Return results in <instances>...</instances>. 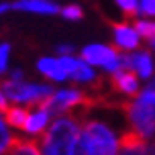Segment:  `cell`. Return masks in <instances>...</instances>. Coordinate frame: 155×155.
Listing matches in <instances>:
<instances>
[{
    "label": "cell",
    "mask_w": 155,
    "mask_h": 155,
    "mask_svg": "<svg viewBox=\"0 0 155 155\" xmlns=\"http://www.w3.org/2000/svg\"><path fill=\"white\" fill-rule=\"evenodd\" d=\"M37 65L45 76L53 78V80H65V78H68V71L61 68L59 59H41Z\"/></svg>",
    "instance_id": "10"
},
{
    "label": "cell",
    "mask_w": 155,
    "mask_h": 155,
    "mask_svg": "<svg viewBox=\"0 0 155 155\" xmlns=\"http://www.w3.org/2000/svg\"><path fill=\"white\" fill-rule=\"evenodd\" d=\"M114 39H116V45L120 49H135L139 45V33L131 29L129 25H114Z\"/></svg>",
    "instance_id": "6"
},
{
    "label": "cell",
    "mask_w": 155,
    "mask_h": 155,
    "mask_svg": "<svg viewBox=\"0 0 155 155\" xmlns=\"http://www.w3.org/2000/svg\"><path fill=\"white\" fill-rule=\"evenodd\" d=\"M21 76H23V74H21L18 70H15V71H12V80H21Z\"/></svg>",
    "instance_id": "25"
},
{
    "label": "cell",
    "mask_w": 155,
    "mask_h": 155,
    "mask_svg": "<svg viewBox=\"0 0 155 155\" xmlns=\"http://www.w3.org/2000/svg\"><path fill=\"white\" fill-rule=\"evenodd\" d=\"M71 78L76 80V82H90V80H94V71L86 65V63H82V59H80V63H78V68H76V71L71 74Z\"/></svg>",
    "instance_id": "14"
},
{
    "label": "cell",
    "mask_w": 155,
    "mask_h": 155,
    "mask_svg": "<svg viewBox=\"0 0 155 155\" xmlns=\"http://www.w3.org/2000/svg\"><path fill=\"white\" fill-rule=\"evenodd\" d=\"M108 106L123 110L127 118L131 120L133 129L141 131L145 137L155 133V104H149L145 100H108Z\"/></svg>",
    "instance_id": "2"
},
{
    "label": "cell",
    "mask_w": 155,
    "mask_h": 155,
    "mask_svg": "<svg viewBox=\"0 0 155 155\" xmlns=\"http://www.w3.org/2000/svg\"><path fill=\"white\" fill-rule=\"evenodd\" d=\"M4 112V120H6L8 124H12V127H16V129H23V131H27V127H29V118H31V112L27 108H4L2 110Z\"/></svg>",
    "instance_id": "9"
},
{
    "label": "cell",
    "mask_w": 155,
    "mask_h": 155,
    "mask_svg": "<svg viewBox=\"0 0 155 155\" xmlns=\"http://www.w3.org/2000/svg\"><path fill=\"white\" fill-rule=\"evenodd\" d=\"M43 137V155H74L80 141V127L71 116H61L49 124Z\"/></svg>",
    "instance_id": "1"
},
{
    "label": "cell",
    "mask_w": 155,
    "mask_h": 155,
    "mask_svg": "<svg viewBox=\"0 0 155 155\" xmlns=\"http://www.w3.org/2000/svg\"><path fill=\"white\" fill-rule=\"evenodd\" d=\"M12 6L16 10H31V12H45V15L59 12L57 4H51V2H45V0H21V2H16Z\"/></svg>",
    "instance_id": "8"
},
{
    "label": "cell",
    "mask_w": 155,
    "mask_h": 155,
    "mask_svg": "<svg viewBox=\"0 0 155 155\" xmlns=\"http://www.w3.org/2000/svg\"><path fill=\"white\" fill-rule=\"evenodd\" d=\"M61 15L65 18H71V21H76V18H82V8L76 6V4H71V6H65L61 10Z\"/></svg>",
    "instance_id": "20"
},
{
    "label": "cell",
    "mask_w": 155,
    "mask_h": 155,
    "mask_svg": "<svg viewBox=\"0 0 155 155\" xmlns=\"http://www.w3.org/2000/svg\"><path fill=\"white\" fill-rule=\"evenodd\" d=\"M135 31L139 33L141 37L153 41L155 39V23H145V21H137L135 23Z\"/></svg>",
    "instance_id": "15"
},
{
    "label": "cell",
    "mask_w": 155,
    "mask_h": 155,
    "mask_svg": "<svg viewBox=\"0 0 155 155\" xmlns=\"http://www.w3.org/2000/svg\"><path fill=\"white\" fill-rule=\"evenodd\" d=\"M6 155H41V151H39V139L12 137Z\"/></svg>",
    "instance_id": "7"
},
{
    "label": "cell",
    "mask_w": 155,
    "mask_h": 155,
    "mask_svg": "<svg viewBox=\"0 0 155 155\" xmlns=\"http://www.w3.org/2000/svg\"><path fill=\"white\" fill-rule=\"evenodd\" d=\"M139 98L145 100V102H149V104H155V80L147 86V90H143V92L139 94Z\"/></svg>",
    "instance_id": "19"
},
{
    "label": "cell",
    "mask_w": 155,
    "mask_h": 155,
    "mask_svg": "<svg viewBox=\"0 0 155 155\" xmlns=\"http://www.w3.org/2000/svg\"><path fill=\"white\" fill-rule=\"evenodd\" d=\"M110 88H112L114 92H123V94H129V96H139L141 94L135 70L112 71V76H110Z\"/></svg>",
    "instance_id": "4"
},
{
    "label": "cell",
    "mask_w": 155,
    "mask_h": 155,
    "mask_svg": "<svg viewBox=\"0 0 155 155\" xmlns=\"http://www.w3.org/2000/svg\"><path fill=\"white\" fill-rule=\"evenodd\" d=\"M47 120H49V112H45V110H39V112L31 114L27 131H29V133H43V131H45Z\"/></svg>",
    "instance_id": "12"
},
{
    "label": "cell",
    "mask_w": 155,
    "mask_h": 155,
    "mask_svg": "<svg viewBox=\"0 0 155 155\" xmlns=\"http://www.w3.org/2000/svg\"><path fill=\"white\" fill-rule=\"evenodd\" d=\"M71 51H74V47H70V45H65V47H57V53H61V55H70Z\"/></svg>",
    "instance_id": "22"
},
{
    "label": "cell",
    "mask_w": 155,
    "mask_h": 155,
    "mask_svg": "<svg viewBox=\"0 0 155 155\" xmlns=\"http://www.w3.org/2000/svg\"><path fill=\"white\" fill-rule=\"evenodd\" d=\"M151 47H153V49H155V39H153V41H151Z\"/></svg>",
    "instance_id": "27"
},
{
    "label": "cell",
    "mask_w": 155,
    "mask_h": 155,
    "mask_svg": "<svg viewBox=\"0 0 155 155\" xmlns=\"http://www.w3.org/2000/svg\"><path fill=\"white\" fill-rule=\"evenodd\" d=\"M6 108V100H4V96L0 94V110H4Z\"/></svg>",
    "instance_id": "24"
},
{
    "label": "cell",
    "mask_w": 155,
    "mask_h": 155,
    "mask_svg": "<svg viewBox=\"0 0 155 155\" xmlns=\"http://www.w3.org/2000/svg\"><path fill=\"white\" fill-rule=\"evenodd\" d=\"M118 147L127 151V153H137V155H143L145 149H147V137L143 135L141 131L137 129H131V131H124L118 139Z\"/></svg>",
    "instance_id": "5"
},
{
    "label": "cell",
    "mask_w": 155,
    "mask_h": 155,
    "mask_svg": "<svg viewBox=\"0 0 155 155\" xmlns=\"http://www.w3.org/2000/svg\"><path fill=\"white\" fill-rule=\"evenodd\" d=\"M139 10L145 16H155V0H141Z\"/></svg>",
    "instance_id": "21"
},
{
    "label": "cell",
    "mask_w": 155,
    "mask_h": 155,
    "mask_svg": "<svg viewBox=\"0 0 155 155\" xmlns=\"http://www.w3.org/2000/svg\"><path fill=\"white\" fill-rule=\"evenodd\" d=\"M0 74H2V71H0Z\"/></svg>",
    "instance_id": "28"
},
{
    "label": "cell",
    "mask_w": 155,
    "mask_h": 155,
    "mask_svg": "<svg viewBox=\"0 0 155 155\" xmlns=\"http://www.w3.org/2000/svg\"><path fill=\"white\" fill-rule=\"evenodd\" d=\"M4 10H8V4H0V12H4Z\"/></svg>",
    "instance_id": "26"
},
{
    "label": "cell",
    "mask_w": 155,
    "mask_h": 155,
    "mask_svg": "<svg viewBox=\"0 0 155 155\" xmlns=\"http://www.w3.org/2000/svg\"><path fill=\"white\" fill-rule=\"evenodd\" d=\"M59 63H61V68L65 71H68V76H71L74 71H76V68H78V59H74V57H70V55H63L61 59H59Z\"/></svg>",
    "instance_id": "18"
},
{
    "label": "cell",
    "mask_w": 155,
    "mask_h": 155,
    "mask_svg": "<svg viewBox=\"0 0 155 155\" xmlns=\"http://www.w3.org/2000/svg\"><path fill=\"white\" fill-rule=\"evenodd\" d=\"M82 131L90 137L98 155H116L118 143L114 141V135L110 133V129L106 124L96 123V120H84L82 123Z\"/></svg>",
    "instance_id": "3"
},
{
    "label": "cell",
    "mask_w": 155,
    "mask_h": 155,
    "mask_svg": "<svg viewBox=\"0 0 155 155\" xmlns=\"http://www.w3.org/2000/svg\"><path fill=\"white\" fill-rule=\"evenodd\" d=\"M74 155H98L94 145H92V141H90V137L84 131H82V137H80V141H78V145H76Z\"/></svg>",
    "instance_id": "13"
},
{
    "label": "cell",
    "mask_w": 155,
    "mask_h": 155,
    "mask_svg": "<svg viewBox=\"0 0 155 155\" xmlns=\"http://www.w3.org/2000/svg\"><path fill=\"white\" fill-rule=\"evenodd\" d=\"M143 155H155V143L147 145V149H145V153H143Z\"/></svg>",
    "instance_id": "23"
},
{
    "label": "cell",
    "mask_w": 155,
    "mask_h": 155,
    "mask_svg": "<svg viewBox=\"0 0 155 155\" xmlns=\"http://www.w3.org/2000/svg\"><path fill=\"white\" fill-rule=\"evenodd\" d=\"M133 70L137 71L141 78H149L153 74V63H151V57L147 53H137L133 55Z\"/></svg>",
    "instance_id": "11"
},
{
    "label": "cell",
    "mask_w": 155,
    "mask_h": 155,
    "mask_svg": "<svg viewBox=\"0 0 155 155\" xmlns=\"http://www.w3.org/2000/svg\"><path fill=\"white\" fill-rule=\"evenodd\" d=\"M120 10L124 12L127 18H133V16L139 12V0H116Z\"/></svg>",
    "instance_id": "16"
},
{
    "label": "cell",
    "mask_w": 155,
    "mask_h": 155,
    "mask_svg": "<svg viewBox=\"0 0 155 155\" xmlns=\"http://www.w3.org/2000/svg\"><path fill=\"white\" fill-rule=\"evenodd\" d=\"M10 141H12V135L8 133V129L4 127V120L0 118V155H6Z\"/></svg>",
    "instance_id": "17"
}]
</instances>
